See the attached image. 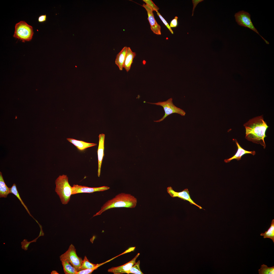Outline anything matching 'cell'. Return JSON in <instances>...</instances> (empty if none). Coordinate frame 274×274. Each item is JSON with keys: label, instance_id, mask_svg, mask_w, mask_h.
Instances as JSON below:
<instances>
[{"label": "cell", "instance_id": "obj_1", "mask_svg": "<svg viewBox=\"0 0 274 274\" xmlns=\"http://www.w3.org/2000/svg\"><path fill=\"white\" fill-rule=\"evenodd\" d=\"M246 130L245 138L248 141L260 144L264 148L266 147L264 138L266 131L269 126L264 119L263 115L249 119L243 125Z\"/></svg>", "mask_w": 274, "mask_h": 274}, {"label": "cell", "instance_id": "obj_2", "mask_svg": "<svg viewBox=\"0 0 274 274\" xmlns=\"http://www.w3.org/2000/svg\"><path fill=\"white\" fill-rule=\"evenodd\" d=\"M137 201L136 198L130 194L125 193H119L104 204L100 210L93 217L100 215L106 211L113 208H134L136 205Z\"/></svg>", "mask_w": 274, "mask_h": 274}, {"label": "cell", "instance_id": "obj_3", "mask_svg": "<svg viewBox=\"0 0 274 274\" xmlns=\"http://www.w3.org/2000/svg\"><path fill=\"white\" fill-rule=\"evenodd\" d=\"M55 192L59 196L62 203L67 204L72 195V187L70 184L66 175L59 176L55 181Z\"/></svg>", "mask_w": 274, "mask_h": 274}, {"label": "cell", "instance_id": "obj_4", "mask_svg": "<svg viewBox=\"0 0 274 274\" xmlns=\"http://www.w3.org/2000/svg\"><path fill=\"white\" fill-rule=\"evenodd\" d=\"M33 34L32 27L24 21H21L15 24L13 37L22 42L31 40Z\"/></svg>", "mask_w": 274, "mask_h": 274}, {"label": "cell", "instance_id": "obj_5", "mask_svg": "<svg viewBox=\"0 0 274 274\" xmlns=\"http://www.w3.org/2000/svg\"><path fill=\"white\" fill-rule=\"evenodd\" d=\"M147 103L161 106L163 108L165 113L164 115L160 119L158 120L154 121L155 122H159L163 121L167 116L174 113H177L182 116H185L186 114L185 112L183 110L177 107L173 104L172 98H170L164 101L154 103Z\"/></svg>", "mask_w": 274, "mask_h": 274}, {"label": "cell", "instance_id": "obj_6", "mask_svg": "<svg viewBox=\"0 0 274 274\" xmlns=\"http://www.w3.org/2000/svg\"><path fill=\"white\" fill-rule=\"evenodd\" d=\"M60 260L64 259L68 261L78 271L81 270V268L82 260L78 257L76 253L74 246L71 244L67 250L60 256Z\"/></svg>", "mask_w": 274, "mask_h": 274}, {"label": "cell", "instance_id": "obj_7", "mask_svg": "<svg viewBox=\"0 0 274 274\" xmlns=\"http://www.w3.org/2000/svg\"><path fill=\"white\" fill-rule=\"evenodd\" d=\"M234 16L236 21L238 25L247 27L253 30L259 35L267 44H269L267 41L259 34L254 27L251 19L250 15L248 13L244 11H240L236 13Z\"/></svg>", "mask_w": 274, "mask_h": 274}, {"label": "cell", "instance_id": "obj_8", "mask_svg": "<svg viewBox=\"0 0 274 274\" xmlns=\"http://www.w3.org/2000/svg\"><path fill=\"white\" fill-rule=\"evenodd\" d=\"M142 6L145 9L147 12L148 20L149 23L151 30L156 34L161 35V26L156 20L151 8L148 5L144 3L143 4Z\"/></svg>", "mask_w": 274, "mask_h": 274}, {"label": "cell", "instance_id": "obj_9", "mask_svg": "<svg viewBox=\"0 0 274 274\" xmlns=\"http://www.w3.org/2000/svg\"><path fill=\"white\" fill-rule=\"evenodd\" d=\"M167 191L171 197H177L184 200L187 201L191 204L194 205L200 209H202L201 206L197 204L191 199L188 189H184L180 192H177L174 191L171 186H169L167 188Z\"/></svg>", "mask_w": 274, "mask_h": 274}, {"label": "cell", "instance_id": "obj_10", "mask_svg": "<svg viewBox=\"0 0 274 274\" xmlns=\"http://www.w3.org/2000/svg\"><path fill=\"white\" fill-rule=\"evenodd\" d=\"M110 188V187L106 186L91 187L74 184L72 187V195L82 193H92L96 192L103 191Z\"/></svg>", "mask_w": 274, "mask_h": 274}, {"label": "cell", "instance_id": "obj_11", "mask_svg": "<svg viewBox=\"0 0 274 274\" xmlns=\"http://www.w3.org/2000/svg\"><path fill=\"white\" fill-rule=\"evenodd\" d=\"M140 254V253H138L132 260L123 265L109 269L108 270V272L114 274L126 273L135 263L136 260Z\"/></svg>", "mask_w": 274, "mask_h": 274}, {"label": "cell", "instance_id": "obj_12", "mask_svg": "<svg viewBox=\"0 0 274 274\" xmlns=\"http://www.w3.org/2000/svg\"><path fill=\"white\" fill-rule=\"evenodd\" d=\"M105 137V135L104 134H100L99 136V145L97 151L98 162V176L99 177L100 175L102 162L104 155Z\"/></svg>", "mask_w": 274, "mask_h": 274}, {"label": "cell", "instance_id": "obj_13", "mask_svg": "<svg viewBox=\"0 0 274 274\" xmlns=\"http://www.w3.org/2000/svg\"><path fill=\"white\" fill-rule=\"evenodd\" d=\"M233 140L236 143L237 147V152L232 157L228 159H225L224 161L226 163L229 162L233 159H235L237 161L241 159L242 157L246 154H251L253 156L255 155V151H249L246 150L241 147L236 139H234Z\"/></svg>", "mask_w": 274, "mask_h": 274}, {"label": "cell", "instance_id": "obj_14", "mask_svg": "<svg viewBox=\"0 0 274 274\" xmlns=\"http://www.w3.org/2000/svg\"><path fill=\"white\" fill-rule=\"evenodd\" d=\"M136 55L135 53L133 52L130 47H128L123 66V68L127 72L130 69L133 59Z\"/></svg>", "mask_w": 274, "mask_h": 274}, {"label": "cell", "instance_id": "obj_15", "mask_svg": "<svg viewBox=\"0 0 274 274\" xmlns=\"http://www.w3.org/2000/svg\"><path fill=\"white\" fill-rule=\"evenodd\" d=\"M66 139L68 141L75 146L78 149L80 150H83L87 148L97 145L96 144L87 142L72 138H67Z\"/></svg>", "mask_w": 274, "mask_h": 274}, {"label": "cell", "instance_id": "obj_16", "mask_svg": "<svg viewBox=\"0 0 274 274\" xmlns=\"http://www.w3.org/2000/svg\"><path fill=\"white\" fill-rule=\"evenodd\" d=\"M127 48V47L124 46L116 56L115 63L120 71L123 70Z\"/></svg>", "mask_w": 274, "mask_h": 274}, {"label": "cell", "instance_id": "obj_17", "mask_svg": "<svg viewBox=\"0 0 274 274\" xmlns=\"http://www.w3.org/2000/svg\"><path fill=\"white\" fill-rule=\"evenodd\" d=\"M64 272L65 274H77L78 271L68 261L64 259L60 260Z\"/></svg>", "mask_w": 274, "mask_h": 274}, {"label": "cell", "instance_id": "obj_18", "mask_svg": "<svg viewBox=\"0 0 274 274\" xmlns=\"http://www.w3.org/2000/svg\"><path fill=\"white\" fill-rule=\"evenodd\" d=\"M10 193V188L5 183L2 173L0 172V197L6 198Z\"/></svg>", "mask_w": 274, "mask_h": 274}, {"label": "cell", "instance_id": "obj_19", "mask_svg": "<svg viewBox=\"0 0 274 274\" xmlns=\"http://www.w3.org/2000/svg\"><path fill=\"white\" fill-rule=\"evenodd\" d=\"M10 193H12L20 201L24 207L26 211L34 219H35L30 214V212L29 211L27 208L25 204L24 203L22 200L17 189L16 185L15 183H14L11 187L10 188Z\"/></svg>", "mask_w": 274, "mask_h": 274}, {"label": "cell", "instance_id": "obj_20", "mask_svg": "<svg viewBox=\"0 0 274 274\" xmlns=\"http://www.w3.org/2000/svg\"><path fill=\"white\" fill-rule=\"evenodd\" d=\"M260 235L263 236L264 238H268L271 239L274 243V219H272L270 227L268 229Z\"/></svg>", "mask_w": 274, "mask_h": 274}, {"label": "cell", "instance_id": "obj_21", "mask_svg": "<svg viewBox=\"0 0 274 274\" xmlns=\"http://www.w3.org/2000/svg\"><path fill=\"white\" fill-rule=\"evenodd\" d=\"M121 255V254L119 255L116 256L113 258L110 259L108 261H106V262L102 263L100 264H97L94 267L88 269H85L79 271H78L77 274H90L92 273V272L95 270L97 269L98 267L100 266H101L103 265V264L108 262L111 260H113V259L116 258L118 256Z\"/></svg>", "mask_w": 274, "mask_h": 274}, {"label": "cell", "instance_id": "obj_22", "mask_svg": "<svg viewBox=\"0 0 274 274\" xmlns=\"http://www.w3.org/2000/svg\"><path fill=\"white\" fill-rule=\"evenodd\" d=\"M259 274H274V266L268 267L267 265L263 264L259 269Z\"/></svg>", "mask_w": 274, "mask_h": 274}, {"label": "cell", "instance_id": "obj_23", "mask_svg": "<svg viewBox=\"0 0 274 274\" xmlns=\"http://www.w3.org/2000/svg\"><path fill=\"white\" fill-rule=\"evenodd\" d=\"M96 264L90 262L86 256H85L81 263V270L90 269L94 267Z\"/></svg>", "mask_w": 274, "mask_h": 274}, {"label": "cell", "instance_id": "obj_24", "mask_svg": "<svg viewBox=\"0 0 274 274\" xmlns=\"http://www.w3.org/2000/svg\"><path fill=\"white\" fill-rule=\"evenodd\" d=\"M140 261H139L132 267L126 273L134 274H143L140 268Z\"/></svg>", "mask_w": 274, "mask_h": 274}, {"label": "cell", "instance_id": "obj_25", "mask_svg": "<svg viewBox=\"0 0 274 274\" xmlns=\"http://www.w3.org/2000/svg\"><path fill=\"white\" fill-rule=\"evenodd\" d=\"M37 239V238H35L32 241L28 242L27 239H25L21 242V248L22 249L25 250H27L28 249V247L30 244L32 242H36Z\"/></svg>", "mask_w": 274, "mask_h": 274}, {"label": "cell", "instance_id": "obj_26", "mask_svg": "<svg viewBox=\"0 0 274 274\" xmlns=\"http://www.w3.org/2000/svg\"><path fill=\"white\" fill-rule=\"evenodd\" d=\"M143 1L146 3V4L148 5L151 7L153 11H157L159 10V8L151 0H143Z\"/></svg>", "mask_w": 274, "mask_h": 274}, {"label": "cell", "instance_id": "obj_27", "mask_svg": "<svg viewBox=\"0 0 274 274\" xmlns=\"http://www.w3.org/2000/svg\"><path fill=\"white\" fill-rule=\"evenodd\" d=\"M156 12L157 15L159 16L160 18L161 19V20L162 21V22L168 28V29L169 30L171 33L172 34H173L174 32L173 30H172L171 28H170L169 26V25L166 21L161 15L159 12L158 11H157Z\"/></svg>", "mask_w": 274, "mask_h": 274}, {"label": "cell", "instance_id": "obj_28", "mask_svg": "<svg viewBox=\"0 0 274 274\" xmlns=\"http://www.w3.org/2000/svg\"><path fill=\"white\" fill-rule=\"evenodd\" d=\"M178 18L175 16L170 22L169 26L170 28H176L178 25Z\"/></svg>", "mask_w": 274, "mask_h": 274}, {"label": "cell", "instance_id": "obj_29", "mask_svg": "<svg viewBox=\"0 0 274 274\" xmlns=\"http://www.w3.org/2000/svg\"><path fill=\"white\" fill-rule=\"evenodd\" d=\"M47 17L46 14L42 15L39 16L38 19V21L39 22H43L46 21Z\"/></svg>", "mask_w": 274, "mask_h": 274}, {"label": "cell", "instance_id": "obj_30", "mask_svg": "<svg viewBox=\"0 0 274 274\" xmlns=\"http://www.w3.org/2000/svg\"><path fill=\"white\" fill-rule=\"evenodd\" d=\"M35 220L36 221V222L37 223V224H38L39 225V227H40V233L39 234L38 236V237H37V238H37V239L40 236H43L44 235V232H43V230H42V226L38 222V221L36 219H35Z\"/></svg>", "mask_w": 274, "mask_h": 274}, {"label": "cell", "instance_id": "obj_31", "mask_svg": "<svg viewBox=\"0 0 274 274\" xmlns=\"http://www.w3.org/2000/svg\"><path fill=\"white\" fill-rule=\"evenodd\" d=\"M51 274H59L58 272L56 271L53 270L51 272Z\"/></svg>", "mask_w": 274, "mask_h": 274}]
</instances>
